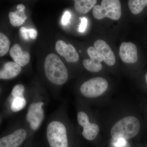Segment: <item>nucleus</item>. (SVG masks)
Wrapping results in <instances>:
<instances>
[{
	"label": "nucleus",
	"mask_w": 147,
	"mask_h": 147,
	"mask_svg": "<svg viewBox=\"0 0 147 147\" xmlns=\"http://www.w3.org/2000/svg\"><path fill=\"white\" fill-rule=\"evenodd\" d=\"M26 131L23 129H17L12 134L0 139V147H18L25 141Z\"/></svg>",
	"instance_id": "8"
},
{
	"label": "nucleus",
	"mask_w": 147,
	"mask_h": 147,
	"mask_svg": "<svg viewBox=\"0 0 147 147\" xmlns=\"http://www.w3.org/2000/svg\"><path fill=\"white\" fill-rule=\"evenodd\" d=\"M28 32L29 36L32 39H35L36 38L37 36V32L35 29H28Z\"/></svg>",
	"instance_id": "25"
},
{
	"label": "nucleus",
	"mask_w": 147,
	"mask_h": 147,
	"mask_svg": "<svg viewBox=\"0 0 147 147\" xmlns=\"http://www.w3.org/2000/svg\"><path fill=\"white\" fill-rule=\"evenodd\" d=\"M21 70V66L14 62L5 63L0 71V78L2 79H9L16 77Z\"/></svg>",
	"instance_id": "13"
},
{
	"label": "nucleus",
	"mask_w": 147,
	"mask_h": 147,
	"mask_svg": "<svg viewBox=\"0 0 147 147\" xmlns=\"http://www.w3.org/2000/svg\"><path fill=\"white\" fill-rule=\"evenodd\" d=\"M94 47L107 65L111 66L115 64V56L107 42L102 40H98L94 42Z\"/></svg>",
	"instance_id": "11"
},
{
	"label": "nucleus",
	"mask_w": 147,
	"mask_h": 147,
	"mask_svg": "<svg viewBox=\"0 0 147 147\" xmlns=\"http://www.w3.org/2000/svg\"><path fill=\"white\" fill-rule=\"evenodd\" d=\"M10 42L8 38L3 33H0V56L5 55L8 52Z\"/></svg>",
	"instance_id": "17"
},
{
	"label": "nucleus",
	"mask_w": 147,
	"mask_h": 147,
	"mask_svg": "<svg viewBox=\"0 0 147 147\" xmlns=\"http://www.w3.org/2000/svg\"><path fill=\"white\" fill-rule=\"evenodd\" d=\"M21 35L23 38L26 40H28L29 38V32L28 29H27L24 27H22L20 30Z\"/></svg>",
	"instance_id": "24"
},
{
	"label": "nucleus",
	"mask_w": 147,
	"mask_h": 147,
	"mask_svg": "<svg viewBox=\"0 0 147 147\" xmlns=\"http://www.w3.org/2000/svg\"><path fill=\"white\" fill-rule=\"evenodd\" d=\"M25 91V88L24 86L21 84H18L13 87L11 95L14 98L24 97V93Z\"/></svg>",
	"instance_id": "21"
},
{
	"label": "nucleus",
	"mask_w": 147,
	"mask_h": 147,
	"mask_svg": "<svg viewBox=\"0 0 147 147\" xmlns=\"http://www.w3.org/2000/svg\"><path fill=\"white\" fill-rule=\"evenodd\" d=\"M108 86L106 79L102 77H95L84 82L80 88V91L85 97L92 98L104 93Z\"/></svg>",
	"instance_id": "5"
},
{
	"label": "nucleus",
	"mask_w": 147,
	"mask_h": 147,
	"mask_svg": "<svg viewBox=\"0 0 147 147\" xmlns=\"http://www.w3.org/2000/svg\"><path fill=\"white\" fill-rule=\"evenodd\" d=\"M128 5L131 13L136 15L141 13L147 6V0H130Z\"/></svg>",
	"instance_id": "16"
},
{
	"label": "nucleus",
	"mask_w": 147,
	"mask_h": 147,
	"mask_svg": "<svg viewBox=\"0 0 147 147\" xmlns=\"http://www.w3.org/2000/svg\"><path fill=\"white\" fill-rule=\"evenodd\" d=\"M79 125L84 128L82 134L85 139L89 141L95 139L99 131V127L96 124L90 123L88 117L86 113L80 112L77 115Z\"/></svg>",
	"instance_id": "7"
},
{
	"label": "nucleus",
	"mask_w": 147,
	"mask_h": 147,
	"mask_svg": "<svg viewBox=\"0 0 147 147\" xmlns=\"http://www.w3.org/2000/svg\"><path fill=\"white\" fill-rule=\"evenodd\" d=\"M43 104V102H35L32 103L29 106L26 119L33 130H36L38 128L44 119V112L42 109Z\"/></svg>",
	"instance_id": "6"
},
{
	"label": "nucleus",
	"mask_w": 147,
	"mask_h": 147,
	"mask_svg": "<svg viewBox=\"0 0 147 147\" xmlns=\"http://www.w3.org/2000/svg\"><path fill=\"white\" fill-rule=\"evenodd\" d=\"M17 9L18 10L20 11H24L25 7L24 5L19 4L17 6Z\"/></svg>",
	"instance_id": "26"
},
{
	"label": "nucleus",
	"mask_w": 147,
	"mask_h": 147,
	"mask_svg": "<svg viewBox=\"0 0 147 147\" xmlns=\"http://www.w3.org/2000/svg\"><path fill=\"white\" fill-rule=\"evenodd\" d=\"M71 16V13L69 11H66L65 12L61 19V24L63 26L67 25L69 22Z\"/></svg>",
	"instance_id": "23"
},
{
	"label": "nucleus",
	"mask_w": 147,
	"mask_h": 147,
	"mask_svg": "<svg viewBox=\"0 0 147 147\" xmlns=\"http://www.w3.org/2000/svg\"><path fill=\"white\" fill-rule=\"evenodd\" d=\"M9 54L14 62L20 66L26 65L30 61V57L29 53L23 52L18 44H14L12 46L9 51Z\"/></svg>",
	"instance_id": "12"
},
{
	"label": "nucleus",
	"mask_w": 147,
	"mask_h": 147,
	"mask_svg": "<svg viewBox=\"0 0 147 147\" xmlns=\"http://www.w3.org/2000/svg\"><path fill=\"white\" fill-rule=\"evenodd\" d=\"M9 17L11 24L14 27L21 26L27 18V16L24 11L19 10L15 12H9Z\"/></svg>",
	"instance_id": "15"
},
{
	"label": "nucleus",
	"mask_w": 147,
	"mask_h": 147,
	"mask_svg": "<svg viewBox=\"0 0 147 147\" xmlns=\"http://www.w3.org/2000/svg\"><path fill=\"white\" fill-rule=\"evenodd\" d=\"M145 79H146V82L147 84V74H146V77H145Z\"/></svg>",
	"instance_id": "27"
},
{
	"label": "nucleus",
	"mask_w": 147,
	"mask_h": 147,
	"mask_svg": "<svg viewBox=\"0 0 147 147\" xmlns=\"http://www.w3.org/2000/svg\"><path fill=\"white\" fill-rule=\"evenodd\" d=\"M119 54L121 59L125 63H135L138 60L137 47L131 42H123L120 47Z\"/></svg>",
	"instance_id": "10"
},
{
	"label": "nucleus",
	"mask_w": 147,
	"mask_h": 147,
	"mask_svg": "<svg viewBox=\"0 0 147 147\" xmlns=\"http://www.w3.org/2000/svg\"><path fill=\"white\" fill-rule=\"evenodd\" d=\"M44 69L47 79L56 85H61L66 82L68 72L65 66L60 58L55 54H50L46 57Z\"/></svg>",
	"instance_id": "1"
},
{
	"label": "nucleus",
	"mask_w": 147,
	"mask_h": 147,
	"mask_svg": "<svg viewBox=\"0 0 147 147\" xmlns=\"http://www.w3.org/2000/svg\"><path fill=\"white\" fill-rule=\"evenodd\" d=\"M74 7L79 13H86L90 10L97 2L96 0H75Z\"/></svg>",
	"instance_id": "14"
},
{
	"label": "nucleus",
	"mask_w": 147,
	"mask_h": 147,
	"mask_svg": "<svg viewBox=\"0 0 147 147\" xmlns=\"http://www.w3.org/2000/svg\"><path fill=\"white\" fill-rule=\"evenodd\" d=\"M83 64L85 68L91 72H98L102 68V65L101 63L95 62L90 59H86L84 60L83 61Z\"/></svg>",
	"instance_id": "18"
},
{
	"label": "nucleus",
	"mask_w": 147,
	"mask_h": 147,
	"mask_svg": "<svg viewBox=\"0 0 147 147\" xmlns=\"http://www.w3.org/2000/svg\"><path fill=\"white\" fill-rule=\"evenodd\" d=\"M87 53L89 56L90 59L93 61L100 63V62L103 61L99 53L97 52V50H96L94 47L91 46L88 47L87 50Z\"/></svg>",
	"instance_id": "20"
},
{
	"label": "nucleus",
	"mask_w": 147,
	"mask_h": 147,
	"mask_svg": "<svg viewBox=\"0 0 147 147\" xmlns=\"http://www.w3.org/2000/svg\"><path fill=\"white\" fill-rule=\"evenodd\" d=\"M140 122L134 116H128L120 120L111 129L110 134L114 140L133 138L139 133Z\"/></svg>",
	"instance_id": "2"
},
{
	"label": "nucleus",
	"mask_w": 147,
	"mask_h": 147,
	"mask_svg": "<svg viewBox=\"0 0 147 147\" xmlns=\"http://www.w3.org/2000/svg\"><path fill=\"white\" fill-rule=\"evenodd\" d=\"M47 137L50 147H68L66 129L60 122L54 121L49 123Z\"/></svg>",
	"instance_id": "4"
},
{
	"label": "nucleus",
	"mask_w": 147,
	"mask_h": 147,
	"mask_svg": "<svg viewBox=\"0 0 147 147\" xmlns=\"http://www.w3.org/2000/svg\"><path fill=\"white\" fill-rule=\"evenodd\" d=\"M56 49L57 52L65 58L67 62L75 63L79 60V54L71 44H67L63 40H59L56 42Z\"/></svg>",
	"instance_id": "9"
},
{
	"label": "nucleus",
	"mask_w": 147,
	"mask_h": 147,
	"mask_svg": "<svg viewBox=\"0 0 147 147\" xmlns=\"http://www.w3.org/2000/svg\"><path fill=\"white\" fill-rule=\"evenodd\" d=\"M81 19V21L79 29H78V31L80 32H83L85 31L86 28L87 26V24H88V20L85 17H83V18H80Z\"/></svg>",
	"instance_id": "22"
},
{
	"label": "nucleus",
	"mask_w": 147,
	"mask_h": 147,
	"mask_svg": "<svg viewBox=\"0 0 147 147\" xmlns=\"http://www.w3.org/2000/svg\"><path fill=\"white\" fill-rule=\"evenodd\" d=\"M94 17L98 20L108 17L118 20L121 16L120 1L119 0H102L100 5L95 6L93 11Z\"/></svg>",
	"instance_id": "3"
},
{
	"label": "nucleus",
	"mask_w": 147,
	"mask_h": 147,
	"mask_svg": "<svg viewBox=\"0 0 147 147\" xmlns=\"http://www.w3.org/2000/svg\"><path fill=\"white\" fill-rule=\"evenodd\" d=\"M26 104V101L24 97L15 98L11 103V108L13 112H18L25 107Z\"/></svg>",
	"instance_id": "19"
}]
</instances>
